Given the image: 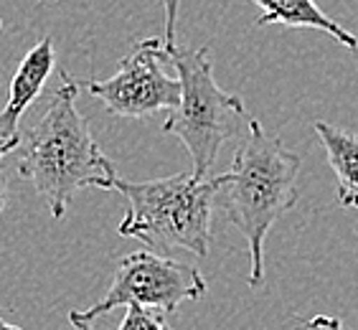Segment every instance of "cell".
<instances>
[{
	"label": "cell",
	"mask_w": 358,
	"mask_h": 330,
	"mask_svg": "<svg viewBox=\"0 0 358 330\" xmlns=\"http://www.w3.org/2000/svg\"><path fill=\"white\" fill-rule=\"evenodd\" d=\"M59 76L62 84L41 120L23 132L18 148V173L36 188L54 219H64L82 188H115L120 178L112 160L92 138L90 120L76 110L82 84L66 69Z\"/></svg>",
	"instance_id": "cell-1"
},
{
	"label": "cell",
	"mask_w": 358,
	"mask_h": 330,
	"mask_svg": "<svg viewBox=\"0 0 358 330\" xmlns=\"http://www.w3.org/2000/svg\"><path fill=\"white\" fill-rule=\"evenodd\" d=\"M297 173L300 158L259 120L249 117L231 168L219 175L221 208L249 244V287L264 282V239L277 219L295 208Z\"/></svg>",
	"instance_id": "cell-2"
},
{
	"label": "cell",
	"mask_w": 358,
	"mask_h": 330,
	"mask_svg": "<svg viewBox=\"0 0 358 330\" xmlns=\"http://www.w3.org/2000/svg\"><path fill=\"white\" fill-rule=\"evenodd\" d=\"M221 178L178 173L155 180H115V191L127 203L120 234L155 249H186L206 257L211 247V216L219 201Z\"/></svg>",
	"instance_id": "cell-3"
},
{
	"label": "cell",
	"mask_w": 358,
	"mask_h": 330,
	"mask_svg": "<svg viewBox=\"0 0 358 330\" xmlns=\"http://www.w3.org/2000/svg\"><path fill=\"white\" fill-rule=\"evenodd\" d=\"M176 74L180 76L183 92L176 110L168 112L163 132L178 138L191 155L193 171L199 178H208L216 165L219 150L239 130L247 117V107L239 94L224 92L214 79V64L208 48H173L168 51Z\"/></svg>",
	"instance_id": "cell-4"
},
{
	"label": "cell",
	"mask_w": 358,
	"mask_h": 330,
	"mask_svg": "<svg viewBox=\"0 0 358 330\" xmlns=\"http://www.w3.org/2000/svg\"><path fill=\"white\" fill-rule=\"evenodd\" d=\"M206 289V280L193 264L155 252H132L117 261L107 295L79 315L92 323L94 317L127 305H143L173 315L180 303L201 300Z\"/></svg>",
	"instance_id": "cell-5"
},
{
	"label": "cell",
	"mask_w": 358,
	"mask_h": 330,
	"mask_svg": "<svg viewBox=\"0 0 358 330\" xmlns=\"http://www.w3.org/2000/svg\"><path fill=\"white\" fill-rule=\"evenodd\" d=\"M166 62H171L166 41L143 38L110 79H87L82 87L117 117L143 120L171 112L178 107L183 84L180 76L168 74Z\"/></svg>",
	"instance_id": "cell-6"
},
{
	"label": "cell",
	"mask_w": 358,
	"mask_h": 330,
	"mask_svg": "<svg viewBox=\"0 0 358 330\" xmlns=\"http://www.w3.org/2000/svg\"><path fill=\"white\" fill-rule=\"evenodd\" d=\"M54 62H56L54 41H51V36H46L18 64V69H15L13 79H10V87H8L6 107L0 110V160L6 158L8 152L21 148L23 112L43 92L48 76H51V69H54Z\"/></svg>",
	"instance_id": "cell-7"
},
{
	"label": "cell",
	"mask_w": 358,
	"mask_h": 330,
	"mask_svg": "<svg viewBox=\"0 0 358 330\" xmlns=\"http://www.w3.org/2000/svg\"><path fill=\"white\" fill-rule=\"evenodd\" d=\"M252 3L262 10L257 26L280 23L285 28H315L320 34L331 36L341 46L358 51V36L333 21L325 10H320L315 0H252Z\"/></svg>",
	"instance_id": "cell-8"
},
{
	"label": "cell",
	"mask_w": 358,
	"mask_h": 330,
	"mask_svg": "<svg viewBox=\"0 0 358 330\" xmlns=\"http://www.w3.org/2000/svg\"><path fill=\"white\" fill-rule=\"evenodd\" d=\"M313 130L336 175L338 206L358 208V138L323 120H315Z\"/></svg>",
	"instance_id": "cell-9"
},
{
	"label": "cell",
	"mask_w": 358,
	"mask_h": 330,
	"mask_svg": "<svg viewBox=\"0 0 358 330\" xmlns=\"http://www.w3.org/2000/svg\"><path fill=\"white\" fill-rule=\"evenodd\" d=\"M117 330H171L166 323L163 310L143 308V305H127V315L122 317Z\"/></svg>",
	"instance_id": "cell-10"
},
{
	"label": "cell",
	"mask_w": 358,
	"mask_h": 330,
	"mask_svg": "<svg viewBox=\"0 0 358 330\" xmlns=\"http://www.w3.org/2000/svg\"><path fill=\"white\" fill-rule=\"evenodd\" d=\"M160 3H163V10H166V28H163V41H166L168 51H173V48H176V23H178L180 0H160Z\"/></svg>",
	"instance_id": "cell-11"
},
{
	"label": "cell",
	"mask_w": 358,
	"mask_h": 330,
	"mask_svg": "<svg viewBox=\"0 0 358 330\" xmlns=\"http://www.w3.org/2000/svg\"><path fill=\"white\" fill-rule=\"evenodd\" d=\"M292 330H345V328L338 317L315 315V317H310V320H300V317H297V323Z\"/></svg>",
	"instance_id": "cell-12"
},
{
	"label": "cell",
	"mask_w": 358,
	"mask_h": 330,
	"mask_svg": "<svg viewBox=\"0 0 358 330\" xmlns=\"http://www.w3.org/2000/svg\"><path fill=\"white\" fill-rule=\"evenodd\" d=\"M69 323L74 325L76 330H94L90 320H84V317L79 315V310H71V313H69Z\"/></svg>",
	"instance_id": "cell-13"
},
{
	"label": "cell",
	"mask_w": 358,
	"mask_h": 330,
	"mask_svg": "<svg viewBox=\"0 0 358 330\" xmlns=\"http://www.w3.org/2000/svg\"><path fill=\"white\" fill-rule=\"evenodd\" d=\"M6 203H8V183H6V175H3V171H0V213H3Z\"/></svg>",
	"instance_id": "cell-14"
},
{
	"label": "cell",
	"mask_w": 358,
	"mask_h": 330,
	"mask_svg": "<svg viewBox=\"0 0 358 330\" xmlns=\"http://www.w3.org/2000/svg\"><path fill=\"white\" fill-rule=\"evenodd\" d=\"M0 330H21V328H18V325H13V323H8V320H3V317H0Z\"/></svg>",
	"instance_id": "cell-15"
},
{
	"label": "cell",
	"mask_w": 358,
	"mask_h": 330,
	"mask_svg": "<svg viewBox=\"0 0 358 330\" xmlns=\"http://www.w3.org/2000/svg\"><path fill=\"white\" fill-rule=\"evenodd\" d=\"M43 3H54V0H43Z\"/></svg>",
	"instance_id": "cell-16"
},
{
	"label": "cell",
	"mask_w": 358,
	"mask_h": 330,
	"mask_svg": "<svg viewBox=\"0 0 358 330\" xmlns=\"http://www.w3.org/2000/svg\"><path fill=\"white\" fill-rule=\"evenodd\" d=\"M0 28H3V21H0Z\"/></svg>",
	"instance_id": "cell-17"
}]
</instances>
